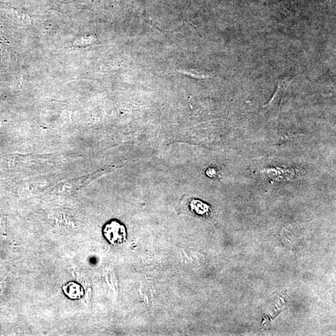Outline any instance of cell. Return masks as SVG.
Segmentation results:
<instances>
[{
	"label": "cell",
	"mask_w": 336,
	"mask_h": 336,
	"mask_svg": "<svg viewBox=\"0 0 336 336\" xmlns=\"http://www.w3.org/2000/svg\"><path fill=\"white\" fill-rule=\"evenodd\" d=\"M65 293L70 298H80L83 295V289L79 284L70 283L67 286L63 287Z\"/></svg>",
	"instance_id": "3"
},
{
	"label": "cell",
	"mask_w": 336,
	"mask_h": 336,
	"mask_svg": "<svg viewBox=\"0 0 336 336\" xmlns=\"http://www.w3.org/2000/svg\"><path fill=\"white\" fill-rule=\"evenodd\" d=\"M103 234L111 244L115 246L123 244L127 238L125 226L116 219L106 224L103 228Z\"/></svg>",
	"instance_id": "1"
},
{
	"label": "cell",
	"mask_w": 336,
	"mask_h": 336,
	"mask_svg": "<svg viewBox=\"0 0 336 336\" xmlns=\"http://www.w3.org/2000/svg\"><path fill=\"white\" fill-rule=\"evenodd\" d=\"M289 83V80L283 79L279 82V87L277 90L276 92L273 97L271 101H270L269 104L267 105V108L269 111L272 110H275L279 108L280 102H281L282 97L283 96L284 92H285L287 86Z\"/></svg>",
	"instance_id": "2"
}]
</instances>
